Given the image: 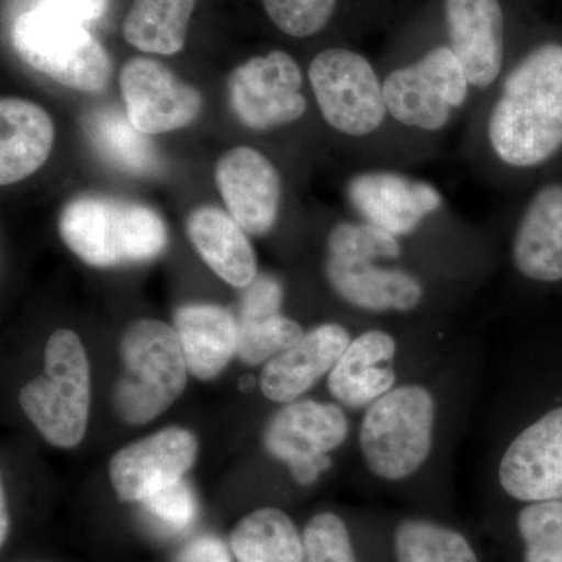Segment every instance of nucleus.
Segmentation results:
<instances>
[{
  "label": "nucleus",
  "instance_id": "nucleus-18",
  "mask_svg": "<svg viewBox=\"0 0 562 562\" xmlns=\"http://www.w3.org/2000/svg\"><path fill=\"white\" fill-rule=\"evenodd\" d=\"M397 350L394 336L384 330H368L351 339L328 373V390L335 401L360 409L394 390Z\"/></svg>",
  "mask_w": 562,
  "mask_h": 562
},
{
  "label": "nucleus",
  "instance_id": "nucleus-34",
  "mask_svg": "<svg viewBox=\"0 0 562 562\" xmlns=\"http://www.w3.org/2000/svg\"><path fill=\"white\" fill-rule=\"evenodd\" d=\"M283 302V288L276 277H257L244 292L241 303L243 319H262L280 314Z\"/></svg>",
  "mask_w": 562,
  "mask_h": 562
},
{
  "label": "nucleus",
  "instance_id": "nucleus-37",
  "mask_svg": "<svg viewBox=\"0 0 562 562\" xmlns=\"http://www.w3.org/2000/svg\"><path fill=\"white\" fill-rule=\"evenodd\" d=\"M7 530H9V519H7V512H5V494H3L2 491V535H0V538H2V543L5 542V536Z\"/></svg>",
  "mask_w": 562,
  "mask_h": 562
},
{
  "label": "nucleus",
  "instance_id": "nucleus-25",
  "mask_svg": "<svg viewBox=\"0 0 562 562\" xmlns=\"http://www.w3.org/2000/svg\"><path fill=\"white\" fill-rule=\"evenodd\" d=\"M85 128L95 150L111 165L135 176H149L160 171L161 160L157 147L146 133L139 132L127 113L116 109L92 111Z\"/></svg>",
  "mask_w": 562,
  "mask_h": 562
},
{
  "label": "nucleus",
  "instance_id": "nucleus-24",
  "mask_svg": "<svg viewBox=\"0 0 562 562\" xmlns=\"http://www.w3.org/2000/svg\"><path fill=\"white\" fill-rule=\"evenodd\" d=\"M232 552L238 562H303V536L286 513L261 508L233 528Z\"/></svg>",
  "mask_w": 562,
  "mask_h": 562
},
{
  "label": "nucleus",
  "instance_id": "nucleus-9",
  "mask_svg": "<svg viewBox=\"0 0 562 562\" xmlns=\"http://www.w3.org/2000/svg\"><path fill=\"white\" fill-rule=\"evenodd\" d=\"M349 436V420L335 403L295 401L286 403L269 420L265 446L291 469L295 482L312 484L330 468L328 453Z\"/></svg>",
  "mask_w": 562,
  "mask_h": 562
},
{
  "label": "nucleus",
  "instance_id": "nucleus-26",
  "mask_svg": "<svg viewBox=\"0 0 562 562\" xmlns=\"http://www.w3.org/2000/svg\"><path fill=\"white\" fill-rule=\"evenodd\" d=\"M195 0H135L122 33L133 47L173 55L184 47Z\"/></svg>",
  "mask_w": 562,
  "mask_h": 562
},
{
  "label": "nucleus",
  "instance_id": "nucleus-6",
  "mask_svg": "<svg viewBox=\"0 0 562 562\" xmlns=\"http://www.w3.org/2000/svg\"><path fill=\"white\" fill-rule=\"evenodd\" d=\"M13 44L22 61L63 87L87 92L109 87L111 61L102 44L83 22L46 3L18 18Z\"/></svg>",
  "mask_w": 562,
  "mask_h": 562
},
{
  "label": "nucleus",
  "instance_id": "nucleus-36",
  "mask_svg": "<svg viewBox=\"0 0 562 562\" xmlns=\"http://www.w3.org/2000/svg\"><path fill=\"white\" fill-rule=\"evenodd\" d=\"M179 562H231V557L224 543L211 536H203L183 550Z\"/></svg>",
  "mask_w": 562,
  "mask_h": 562
},
{
  "label": "nucleus",
  "instance_id": "nucleus-12",
  "mask_svg": "<svg viewBox=\"0 0 562 562\" xmlns=\"http://www.w3.org/2000/svg\"><path fill=\"white\" fill-rule=\"evenodd\" d=\"M497 479L514 501H562V406L543 414L508 443Z\"/></svg>",
  "mask_w": 562,
  "mask_h": 562
},
{
  "label": "nucleus",
  "instance_id": "nucleus-2",
  "mask_svg": "<svg viewBox=\"0 0 562 562\" xmlns=\"http://www.w3.org/2000/svg\"><path fill=\"white\" fill-rule=\"evenodd\" d=\"M58 227L66 246L95 268L150 261L168 246V231L157 211L102 195L70 201Z\"/></svg>",
  "mask_w": 562,
  "mask_h": 562
},
{
  "label": "nucleus",
  "instance_id": "nucleus-20",
  "mask_svg": "<svg viewBox=\"0 0 562 562\" xmlns=\"http://www.w3.org/2000/svg\"><path fill=\"white\" fill-rule=\"evenodd\" d=\"M513 261L525 279L562 280V184L532 198L514 236Z\"/></svg>",
  "mask_w": 562,
  "mask_h": 562
},
{
  "label": "nucleus",
  "instance_id": "nucleus-3",
  "mask_svg": "<svg viewBox=\"0 0 562 562\" xmlns=\"http://www.w3.org/2000/svg\"><path fill=\"white\" fill-rule=\"evenodd\" d=\"M120 353L124 372L114 386V412L125 424H149L187 386L190 371L179 333L161 321L132 322L122 333Z\"/></svg>",
  "mask_w": 562,
  "mask_h": 562
},
{
  "label": "nucleus",
  "instance_id": "nucleus-29",
  "mask_svg": "<svg viewBox=\"0 0 562 562\" xmlns=\"http://www.w3.org/2000/svg\"><path fill=\"white\" fill-rule=\"evenodd\" d=\"M525 562H562V501L527 503L517 516Z\"/></svg>",
  "mask_w": 562,
  "mask_h": 562
},
{
  "label": "nucleus",
  "instance_id": "nucleus-21",
  "mask_svg": "<svg viewBox=\"0 0 562 562\" xmlns=\"http://www.w3.org/2000/svg\"><path fill=\"white\" fill-rule=\"evenodd\" d=\"M0 183L3 187L38 171L55 140L54 121L46 110L24 99L0 102Z\"/></svg>",
  "mask_w": 562,
  "mask_h": 562
},
{
  "label": "nucleus",
  "instance_id": "nucleus-4",
  "mask_svg": "<svg viewBox=\"0 0 562 562\" xmlns=\"http://www.w3.org/2000/svg\"><path fill=\"white\" fill-rule=\"evenodd\" d=\"M436 398L422 384H402L368 406L360 428L361 454L383 482L412 479L435 443Z\"/></svg>",
  "mask_w": 562,
  "mask_h": 562
},
{
  "label": "nucleus",
  "instance_id": "nucleus-7",
  "mask_svg": "<svg viewBox=\"0 0 562 562\" xmlns=\"http://www.w3.org/2000/svg\"><path fill=\"white\" fill-rule=\"evenodd\" d=\"M468 76L447 46L428 50L419 61L392 70L383 83L387 113L395 121L420 131L446 127L453 109L468 99Z\"/></svg>",
  "mask_w": 562,
  "mask_h": 562
},
{
  "label": "nucleus",
  "instance_id": "nucleus-16",
  "mask_svg": "<svg viewBox=\"0 0 562 562\" xmlns=\"http://www.w3.org/2000/svg\"><path fill=\"white\" fill-rule=\"evenodd\" d=\"M450 49L472 87H491L503 68L505 18L498 0H446Z\"/></svg>",
  "mask_w": 562,
  "mask_h": 562
},
{
  "label": "nucleus",
  "instance_id": "nucleus-30",
  "mask_svg": "<svg viewBox=\"0 0 562 562\" xmlns=\"http://www.w3.org/2000/svg\"><path fill=\"white\" fill-rule=\"evenodd\" d=\"M402 247L397 236L369 224L336 225L328 236V257L339 260H395Z\"/></svg>",
  "mask_w": 562,
  "mask_h": 562
},
{
  "label": "nucleus",
  "instance_id": "nucleus-15",
  "mask_svg": "<svg viewBox=\"0 0 562 562\" xmlns=\"http://www.w3.org/2000/svg\"><path fill=\"white\" fill-rule=\"evenodd\" d=\"M347 195L366 222L397 238L416 231L425 217L442 205V195L432 184L395 172H366L353 177Z\"/></svg>",
  "mask_w": 562,
  "mask_h": 562
},
{
  "label": "nucleus",
  "instance_id": "nucleus-13",
  "mask_svg": "<svg viewBox=\"0 0 562 562\" xmlns=\"http://www.w3.org/2000/svg\"><path fill=\"white\" fill-rule=\"evenodd\" d=\"M198 439L171 427L124 447L110 462V480L122 502L143 503L155 492L180 482L198 458Z\"/></svg>",
  "mask_w": 562,
  "mask_h": 562
},
{
  "label": "nucleus",
  "instance_id": "nucleus-33",
  "mask_svg": "<svg viewBox=\"0 0 562 562\" xmlns=\"http://www.w3.org/2000/svg\"><path fill=\"white\" fill-rule=\"evenodd\" d=\"M140 505L155 520L171 531L187 530L194 522L195 498L191 487L183 480L155 492Z\"/></svg>",
  "mask_w": 562,
  "mask_h": 562
},
{
  "label": "nucleus",
  "instance_id": "nucleus-23",
  "mask_svg": "<svg viewBox=\"0 0 562 562\" xmlns=\"http://www.w3.org/2000/svg\"><path fill=\"white\" fill-rule=\"evenodd\" d=\"M188 371L199 380L220 375L238 344V322L231 312L217 305L181 306L173 317Z\"/></svg>",
  "mask_w": 562,
  "mask_h": 562
},
{
  "label": "nucleus",
  "instance_id": "nucleus-10",
  "mask_svg": "<svg viewBox=\"0 0 562 562\" xmlns=\"http://www.w3.org/2000/svg\"><path fill=\"white\" fill-rule=\"evenodd\" d=\"M302 83V70L286 52L250 58L228 77L232 110L254 131L283 127L305 114Z\"/></svg>",
  "mask_w": 562,
  "mask_h": 562
},
{
  "label": "nucleus",
  "instance_id": "nucleus-28",
  "mask_svg": "<svg viewBox=\"0 0 562 562\" xmlns=\"http://www.w3.org/2000/svg\"><path fill=\"white\" fill-rule=\"evenodd\" d=\"M303 335L305 331L302 325L283 314L262 319L239 317L236 355L247 366H258L291 349L301 341Z\"/></svg>",
  "mask_w": 562,
  "mask_h": 562
},
{
  "label": "nucleus",
  "instance_id": "nucleus-5",
  "mask_svg": "<svg viewBox=\"0 0 562 562\" xmlns=\"http://www.w3.org/2000/svg\"><path fill=\"white\" fill-rule=\"evenodd\" d=\"M21 408L47 442L70 449L83 439L90 417V362L79 336L58 330L44 351V373L22 387Z\"/></svg>",
  "mask_w": 562,
  "mask_h": 562
},
{
  "label": "nucleus",
  "instance_id": "nucleus-35",
  "mask_svg": "<svg viewBox=\"0 0 562 562\" xmlns=\"http://www.w3.org/2000/svg\"><path fill=\"white\" fill-rule=\"evenodd\" d=\"M43 3L87 24V22L99 20L105 13L110 0H43Z\"/></svg>",
  "mask_w": 562,
  "mask_h": 562
},
{
  "label": "nucleus",
  "instance_id": "nucleus-22",
  "mask_svg": "<svg viewBox=\"0 0 562 562\" xmlns=\"http://www.w3.org/2000/svg\"><path fill=\"white\" fill-rule=\"evenodd\" d=\"M191 243L222 280L247 288L257 279V257L246 232L231 214L216 206H199L187 221Z\"/></svg>",
  "mask_w": 562,
  "mask_h": 562
},
{
  "label": "nucleus",
  "instance_id": "nucleus-32",
  "mask_svg": "<svg viewBox=\"0 0 562 562\" xmlns=\"http://www.w3.org/2000/svg\"><path fill=\"white\" fill-rule=\"evenodd\" d=\"M273 24L294 38L319 33L335 13L336 0H262Z\"/></svg>",
  "mask_w": 562,
  "mask_h": 562
},
{
  "label": "nucleus",
  "instance_id": "nucleus-8",
  "mask_svg": "<svg viewBox=\"0 0 562 562\" xmlns=\"http://www.w3.org/2000/svg\"><path fill=\"white\" fill-rule=\"evenodd\" d=\"M310 81L322 116L336 131L364 136L383 124V85L371 63L357 52L327 49L310 66Z\"/></svg>",
  "mask_w": 562,
  "mask_h": 562
},
{
  "label": "nucleus",
  "instance_id": "nucleus-27",
  "mask_svg": "<svg viewBox=\"0 0 562 562\" xmlns=\"http://www.w3.org/2000/svg\"><path fill=\"white\" fill-rule=\"evenodd\" d=\"M397 562H480L460 531L425 519H406L394 531Z\"/></svg>",
  "mask_w": 562,
  "mask_h": 562
},
{
  "label": "nucleus",
  "instance_id": "nucleus-31",
  "mask_svg": "<svg viewBox=\"0 0 562 562\" xmlns=\"http://www.w3.org/2000/svg\"><path fill=\"white\" fill-rule=\"evenodd\" d=\"M303 549V562H358L346 524L333 513L316 514L306 524Z\"/></svg>",
  "mask_w": 562,
  "mask_h": 562
},
{
  "label": "nucleus",
  "instance_id": "nucleus-14",
  "mask_svg": "<svg viewBox=\"0 0 562 562\" xmlns=\"http://www.w3.org/2000/svg\"><path fill=\"white\" fill-rule=\"evenodd\" d=\"M217 190L228 214L251 236L271 232L279 216V172L261 151L236 147L225 151L216 165Z\"/></svg>",
  "mask_w": 562,
  "mask_h": 562
},
{
  "label": "nucleus",
  "instance_id": "nucleus-17",
  "mask_svg": "<svg viewBox=\"0 0 562 562\" xmlns=\"http://www.w3.org/2000/svg\"><path fill=\"white\" fill-rule=\"evenodd\" d=\"M350 333L339 324H324L305 333L301 341L266 362L260 376L269 401L291 403L328 375L349 347Z\"/></svg>",
  "mask_w": 562,
  "mask_h": 562
},
{
  "label": "nucleus",
  "instance_id": "nucleus-1",
  "mask_svg": "<svg viewBox=\"0 0 562 562\" xmlns=\"http://www.w3.org/2000/svg\"><path fill=\"white\" fill-rule=\"evenodd\" d=\"M492 149L506 165L531 168L562 147V46L543 44L503 81L487 125Z\"/></svg>",
  "mask_w": 562,
  "mask_h": 562
},
{
  "label": "nucleus",
  "instance_id": "nucleus-11",
  "mask_svg": "<svg viewBox=\"0 0 562 562\" xmlns=\"http://www.w3.org/2000/svg\"><path fill=\"white\" fill-rule=\"evenodd\" d=\"M120 85L128 120L146 135L188 127L201 114V92L165 63L132 58L121 70Z\"/></svg>",
  "mask_w": 562,
  "mask_h": 562
},
{
  "label": "nucleus",
  "instance_id": "nucleus-19",
  "mask_svg": "<svg viewBox=\"0 0 562 562\" xmlns=\"http://www.w3.org/2000/svg\"><path fill=\"white\" fill-rule=\"evenodd\" d=\"M325 272L333 291L364 312H412L424 299V286L413 273L375 261L328 257Z\"/></svg>",
  "mask_w": 562,
  "mask_h": 562
}]
</instances>
